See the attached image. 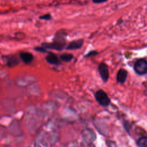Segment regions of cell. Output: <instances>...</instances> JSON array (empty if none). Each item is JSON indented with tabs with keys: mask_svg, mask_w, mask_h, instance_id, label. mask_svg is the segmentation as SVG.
Returning a JSON list of instances; mask_svg holds the SVG:
<instances>
[{
	"mask_svg": "<svg viewBox=\"0 0 147 147\" xmlns=\"http://www.w3.org/2000/svg\"><path fill=\"white\" fill-rule=\"evenodd\" d=\"M34 49L36 51H37L38 52H46V49H45L44 48H43L42 47H36L34 48Z\"/></svg>",
	"mask_w": 147,
	"mask_h": 147,
	"instance_id": "5bb4252c",
	"label": "cell"
},
{
	"mask_svg": "<svg viewBox=\"0 0 147 147\" xmlns=\"http://www.w3.org/2000/svg\"><path fill=\"white\" fill-rule=\"evenodd\" d=\"M40 18L42 19V20H49L51 19V16L49 14H44L43 16H41L40 17Z\"/></svg>",
	"mask_w": 147,
	"mask_h": 147,
	"instance_id": "4fadbf2b",
	"label": "cell"
},
{
	"mask_svg": "<svg viewBox=\"0 0 147 147\" xmlns=\"http://www.w3.org/2000/svg\"><path fill=\"white\" fill-rule=\"evenodd\" d=\"M74 58L73 55L71 53H63L60 55L59 59L64 62H69Z\"/></svg>",
	"mask_w": 147,
	"mask_h": 147,
	"instance_id": "30bf717a",
	"label": "cell"
},
{
	"mask_svg": "<svg viewBox=\"0 0 147 147\" xmlns=\"http://www.w3.org/2000/svg\"><path fill=\"white\" fill-rule=\"evenodd\" d=\"M47 61L51 64L59 65L60 64L59 58L57 56L53 53H49L46 57Z\"/></svg>",
	"mask_w": 147,
	"mask_h": 147,
	"instance_id": "52a82bcc",
	"label": "cell"
},
{
	"mask_svg": "<svg viewBox=\"0 0 147 147\" xmlns=\"http://www.w3.org/2000/svg\"><path fill=\"white\" fill-rule=\"evenodd\" d=\"M98 53H99V52H98V51H90L89 52H88V53L85 55V57H89L95 56L97 55Z\"/></svg>",
	"mask_w": 147,
	"mask_h": 147,
	"instance_id": "7c38bea8",
	"label": "cell"
},
{
	"mask_svg": "<svg viewBox=\"0 0 147 147\" xmlns=\"http://www.w3.org/2000/svg\"><path fill=\"white\" fill-rule=\"evenodd\" d=\"M137 144L139 147H147V137H142L140 138Z\"/></svg>",
	"mask_w": 147,
	"mask_h": 147,
	"instance_id": "8fae6325",
	"label": "cell"
},
{
	"mask_svg": "<svg viewBox=\"0 0 147 147\" xmlns=\"http://www.w3.org/2000/svg\"><path fill=\"white\" fill-rule=\"evenodd\" d=\"M84 44V40L78 39L74 40L70 42L68 45L66 47V49L68 50H74V49H78L82 47Z\"/></svg>",
	"mask_w": 147,
	"mask_h": 147,
	"instance_id": "5b68a950",
	"label": "cell"
},
{
	"mask_svg": "<svg viewBox=\"0 0 147 147\" xmlns=\"http://www.w3.org/2000/svg\"><path fill=\"white\" fill-rule=\"evenodd\" d=\"M20 57L24 63H29L32 61L33 56L29 52H22L20 54Z\"/></svg>",
	"mask_w": 147,
	"mask_h": 147,
	"instance_id": "ba28073f",
	"label": "cell"
},
{
	"mask_svg": "<svg viewBox=\"0 0 147 147\" xmlns=\"http://www.w3.org/2000/svg\"><path fill=\"white\" fill-rule=\"evenodd\" d=\"M94 3H101L106 2L107 0H92Z\"/></svg>",
	"mask_w": 147,
	"mask_h": 147,
	"instance_id": "9a60e30c",
	"label": "cell"
},
{
	"mask_svg": "<svg viewBox=\"0 0 147 147\" xmlns=\"http://www.w3.org/2000/svg\"><path fill=\"white\" fill-rule=\"evenodd\" d=\"M134 69L136 73L140 75L147 74V61L144 59L137 60L134 63Z\"/></svg>",
	"mask_w": 147,
	"mask_h": 147,
	"instance_id": "7a4b0ae2",
	"label": "cell"
},
{
	"mask_svg": "<svg viewBox=\"0 0 147 147\" xmlns=\"http://www.w3.org/2000/svg\"><path fill=\"white\" fill-rule=\"evenodd\" d=\"M95 98L97 102L103 106H107L110 102L107 94L102 90H99L95 93Z\"/></svg>",
	"mask_w": 147,
	"mask_h": 147,
	"instance_id": "3957f363",
	"label": "cell"
},
{
	"mask_svg": "<svg viewBox=\"0 0 147 147\" xmlns=\"http://www.w3.org/2000/svg\"><path fill=\"white\" fill-rule=\"evenodd\" d=\"M127 75V72L123 68H121L118 70L117 74V80L120 83H123L125 82Z\"/></svg>",
	"mask_w": 147,
	"mask_h": 147,
	"instance_id": "8992f818",
	"label": "cell"
},
{
	"mask_svg": "<svg viewBox=\"0 0 147 147\" xmlns=\"http://www.w3.org/2000/svg\"><path fill=\"white\" fill-rule=\"evenodd\" d=\"M99 75L104 82H106L109 78V71L108 66L103 62H101L98 65Z\"/></svg>",
	"mask_w": 147,
	"mask_h": 147,
	"instance_id": "277c9868",
	"label": "cell"
},
{
	"mask_svg": "<svg viewBox=\"0 0 147 147\" xmlns=\"http://www.w3.org/2000/svg\"><path fill=\"white\" fill-rule=\"evenodd\" d=\"M65 35V34H64L63 32H59L56 34L52 42L43 43L42 44V47L45 49H51L57 51H61L64 49L66 44V41L64 37Z\"/></svg>",
	"mask_w": 147,
	"mask_h": 147,
	"instance_id": "6da1fadb",
	"label": "cell"
},
{
	"mask_svg": "<svg viewBox=\"0 0 147 147\" xmlns=\"http://www.w3.org/2000/svg\"><path fill=\"white\" fill-rule=\"evenodd\" d=\"M18 62H19V61L18 60V59L16 57L10 56L9 57H7V64L9 67L16 66V65L18 64Z\"/></svg>",
	"mask_w": 147,
	"mask_h": 147,
	"instance_id": "9c48e42d",
	"label": "cell"
}]
</instances>
